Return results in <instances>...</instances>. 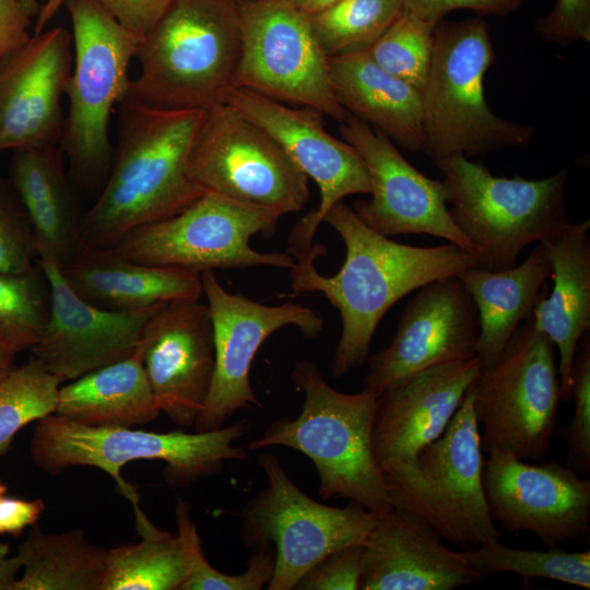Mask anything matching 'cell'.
I'll use <instances>...</instances> for the list:
<instances>
[{
	"label": "cell",
	"mask_w": 590,
	"mask_h": 590,
	"mask_svg": "<svg viewBox=\"0 0 590 590\" xmlns=\"http://www.w3.org/2000/svg\"><path fill=\"white\" fill-rule=\"evenodd\" d=\"M322 222L342 238L344 262L337 274L326 276L315 266L326 252L323 246L290 248L295 259L291 288L296 294L321 293L340 312L342 331L330 364L333 378L367 361L379 322L398 300L432 281L481 266L479 256L451 243L416 247L393 241L364 224L343 201L333 204Z\"/></svg>",
	"instance_id": "obj_1"
},
{
	"label": "cell",
	"mask_w": 590,
	"mask_h": 590,
	"mask_svg": "<svg viewBox=\"0 0 590 590\" xmlns=\"http://www.w3.org/2000/svg\"><path fill=\"white\" fill-rule=\"evenodd\" d=\"M202 115L127 97L118 104L113 163L81 221L76 253L110 248L134 228L174 216L206 192L188 172Z\"/></svg>",
	"instance_id": "obj_2"
},
{
	"label": "cell",
	"mask_w": 590,
	"mask_h": 590,
	"mask_svg": "<svg viewBox=\"0 0 590 590\" xmlns=\"http://www.w3.org/2000/svg\"><path fill=\"white\" fill-rule=\"evenodd\" d=\"M291 379L304 394L300 413L274 420L248 448H293L315 464L323 499L346 498L375 514L390 510L387 483L373 451L377 397L335 390L310 359L298 361Z\"/></svg>",
	"instance_id": "obj_3"
},
{
	"label": "cell",
	"mask_w": 590,
	"mask_h": 590,
	"mask_svg": "<svg viewBox=\"0 0 590 590\" xmlns=\"http://www.w3.org/2000/svg\"><path fill=\"white\" fill-rule=\"evenodd\" d=\"M240 50L239 0H173L139 44L140 72L126 97L160 109L205 110L233 87Z\"/></svg>",
	"instance_id": "obj_4"
},
{
	"label": "cell",
	"mask_w": 590,
	"mask_h": 590,
	"mask_svg": "<svg viewBox=\"0 0 590 590\" xmlns=\"http://www.w3.org/2000/svg\"><path fill=\"white\" fill-rule=\"evenodd\" d=\"M249 428L245 418L208 432L155 433L132 427L87 426L54 413L37 421L30 452L34 463L47 473L80 465L104 471L137 507V492L120 475L123 465L135 460H162L166 463L167 483L188 486L220 473L227 461L247 460L246 449L234 441Z\"/></svg>",
	"instance_id": "obj_5"
},
{
	"label": "cell",
	"mask_w": 590,
	"mask_h": 590,
	"mask_svg": "<svg viewBox=\"0 0 590 590\" xmlns=\"http://www.w3.org/2000/svg\"><path fill=\"white\" fill-rule=\"evenodd\" d=\"M494 60L489 28L481 16L436 26L422 90L424 151L434 162L532 142L531 126L502 119L486 103L483 81Z\"/></svg>",
	"instance_id": "obj_6"
},
{
	"label": "cell",
	"mask_w": 590,
	"mask_h": 590,
	"mask_svg": "<svg viewBox=\"0 0 590 590\" xmlns=\"http://www.w3.org/2000/svg\"><path fill=\"white\" fill-rule=\"evenodd\" d=\"M72 24V70L64 95L59 148L73 180L85 188L103 186L114 148L109 121L125 99L131 79L129 66L141 39L122 27L97 0H64Z\"/></svg>",
	"instance_id": "obj_7"
},
{
	"label": "cell",
	"mask_w": 590,
	"mask_h": 590,
	"mask_svg": "<svg viewBox=\"0 0 590 590\" xmlns=\"http://www.w3.org/2000/svg\"><path fill=\"white\" fill-rule=\"evenodd\" d=\"M483 468L471 386L437 439L381 471L393 508L420 517L444 540L464 551L503 538L486 504Z\"/></svg>",
	"instance_id": "obj_8"
},
{
	"label": "cell",
	"mask_w": 590,
	"mask_h": 590,
	"mask_svg": "<svg viewBox=\"0 0 590 590\" xmlns=\"http://www.w3.org/2000/svg\"><path fill=\"white\" fill-rule=\"evenodd\" d=\"M435 164L445 177L451 219L476 247L481 267L509 269L524 247L555 238L570 223L565 196L568 167L529 180L496 177L462 154Z\"/></svg>",
	"instance_id": "obj_9"
},
{
	"label": "cell",
	"mask_w": 590,
	"mask_h": 590,
	"mask_svg": "<svg viewBox=\"0 0 590 590\" xmlns=\"http://www.w3.org/2000/svg\"><path fill=\"white\" fill-rule=\"evenodd\" d=\"M552 340L532 319L519 324L497 359L472 384L482 449L541 461L551 449L562 402Z\"/></svg>",
	"instance_id": "obj_10"
},
{
	"label": "cell",
	"mask_w": 590,
	"mask_h": 590,
	"mask_svg": "<svg viewBox=\"0 0 590 590\" xmlns=\"http://www.w3.org/2000/svg\"><path fill=\"white\" fill-rule=\"evenodd\" d=\"M280 217L206 191L178 214L134 228L107 250L132 261L198 273L263 266L291 270L295 259L290 252L250 247L255 235L271 236Z\"/></svg>",
	"instance_id": "obj_11"
},
{
	"label": "cell",
	"mask_w": 590,
	"mask_h": 590,
	"mask_svg": "<svg viewBox=\"0 0 590 590\" xmlns=\"http://www.w3.org/2000/svg\"><path fill=\"white\" fill-rule=\"evenodd\" d=\"M258 464L267 485L245 505L240 533L249 547L274 546L275 568L267 589H295L330 553L365 544L375 512L353 502L334 507L312 499L294 484L273 453H260Z\"/></svg>",
	"instance_id": "obj_12"
},
{
	"label": "cell",
	"mask_w": 590,
	"mask_h": 590,
	"mask_svg": "<svg viewBox=\"0 0 590 590\" xmlns=\"http://www.w3.org/2000/svg\"><path fill=\"white\" fill-rule=\"evenodd\" d=\"M188 172L205 191L279 216L303 210L309 200L308 177L281 144L225 102L203 110Z\"/></svg>",
	"instance_id": "obj_13"
},
{
	"label": "cell",
	"mask_w": 590,
	"mask_h": 590,
	"mask_svg": "<svg viewBox=\"0 0 590 590\" xmlns=\"http://www.w3.org/2000/svg\"><path fill=\"white\" fill-rule=\"evenodd\" d=\"M241 50L233 87L292 106L310 107L343 122L329 58L309 16L280 0H239Z\"/></svg>",
	"instance_id": "obj_14"
},
{
	"label": "cell",
	"mask_w": 590,
	"mask_h": 590,
	"mask_svg": "<svg viewBox=\"0 0 590 590\" xmlns=\"http://www.w3.org/2000/svg\"><path fill=\"white\" fill-rule=\"evenodd\" d=\"M214 341L210 389L193 428L219 429L241 409L261 408L250 382V368L262 343L280 329L294 326L309 339L323 329V319L295 303L263 305L226 291L214 273H201Z\"/></svg>",
	"instance_id": "obj_15"
},
{
	"label": "cell",
	"mask_w": 590,
	"mask_h": 590,
	"mask_svg": "<svg viewBox=\"0 0 590 590\" xmlns=\"http://www.w3.org/2000/svg\"><path fill=\"white\" fill-rule=\"evenodd\" d=\"M340 133L363 158L371 179V198L352 208L377 233L432 235L476 256L474 244L458 228L447 208L442 180L428 178L413 167L381 131L349 115Z\"/></svg>",
	"instance_id": "obj_16"
},
{
	"label": "cell",
	"mask_w": 590,
	"mask_h": 590,
	"mask_svg": "<svg viewBox=\"0 0 590 590\" xmlns=\"http://www.w3.org/2000/svg\"><path fill=\"white\" fill-rule=\"evenodd\" d=\"M224 102L266 129L296 166L318 186L320 203L293 228L288 244L310 247L328 210L343 198L371 192V179L358 152L326 129L323 114L232 87Z\"/></svg>",
	"instance_id": "obj_17"
},
{
	"label": "cell",
	"mask_w": 590,
	"mask_h": 590,
	"mask_svg": "<svg viewBox=\"0 0 590 590\" xmlns=\"http://www.w3.org/2000/svg\"><path fill=\"white\" fill-rule=\"evenodd\" d=\"M487 455L485 499L506 532H532L547 546L590 535L589 480L557 460L529 463L505 452Z\"/></svg>",
	"instance_id": "obj_18"
},
{
	"label": "cell",
	"mask_w": 590,
	"mask_h": 590,
	"mask_svg": "<svg viewBox=\"0 0 590 590\" xmlns=\"http://www.w3.org/2000/svg\"><path fill=\"white\" fill-rule=\"evenodd\" d=\"M416 291L390 344L368 356L363 391L378 397L417 371L476 355L477 311L460 279L435 280Z\"/></svg>",
	"instance_id": "obj_19"
},
{
	"label": "cell",
	"mask_w": 590,
	"mask_h": 590,
	"mask_svg": "<svg viewBox=\"0 0 590 590\" xmlns=\"http://www.w3.org/2000/svg\"><path fill=\"white\" fill-rule=\"evenodd\" d=\"M37 263L49 284L50 305L31 351L61 385L133 354L145 322L164 304L137 310L101 308L70 287L56 262Z\"/></svg>",
	"instance_id": "obj_20"
},
{
	"label": "cell",
	"mask_w": 590,
	"mask_h": 590,
	"mask_svg": "<svg viewBox=\"0 0 590 590\" xmlns=\"http://www.w3.org/2000/svg\"><path fill=\"white\" fill-rule=\"evenodd\" d=\"M139 349L161 412L180 426L193 427L214 370L206 303L180 299L162 304L145 322Z\"/></svg>",
	"instance_id": "obj_21"
},
{
	"label": "cell",
	"mask_w": 590,
	"mask_h": 590,
	"mask_svg": "<svg viewBox=\"0 0 590 590\" xmlns=\"http://www.w3.org/2000/svg\"><path fill=\"white\" fill-rule=\"evenodd\" d=\"M72 60V37L61 26L0 59V152L59 144Z\"/></svg>",
	"instance_id": "obj_22"
},
{
	"label": "cell",
	"mask_w": 590,
	"mask_h": 590,
	"mask_svg": "<svg viewBox=\"0 0 590 590\" xmlns=\"http://www.w3.org/2000/svg\"><path fill=\"white\" fill-rule=\"evenodd\" d=\"M481 369L476 355L444 363L417 371L378 396L373 451L380 469L412 458L437 439Z\"/></svg>",
	"instance_id": "obj_23"
},
{
	"label": "cell",
	"mask_w": 590,
	"mask_h": 590,
	"mask_svg": "<svg viewBox=\"0 0 590 590\" xmlns=\"http://www.w3.org/2000/svg\"><path fill=\"white\" fill-rule=\"evenodd\" d=\"M483 576L420 517L391 508L376 514L364 544L362 590H452Z\"/></svg>",
	"instance_id": "obj_24"
},
{
	"label": "cell",
	"mask_w": 590,
	"mask_h": 590,
	"mask_svg": "<svg viewBox=\"0 0 590 590\" xmlns=\"http://www.w3.org/2000/svg\"><path fill=\"white\" fill-rule=\"evenodd\" d=\"M590 220L569 223L542 243L552 266L554 285L536 303L533 324L559 353L557 373L563 402L571 399V370L578 343L590 330Z\"/></svg>",
	"instance_id": "obj_25"
},
{
	"label": "cell",
	"mask_w": 590,
	"mask_h": 590,
	"mask_svg": "<svg viewBox=\"0 0 590 590\" xmlns=\"http://www.w3.org/2000/svg\"><path fill=\"white\" fill-rule=\"evenodd\" d=\"M60 269L80 297L110 310H137L203 295L201 273L132 261L107 249L79 252Z\"/></svg>",
	"instance_id": "obj_26"
},
{
	"label": "cell",
	"mask_w": 590,
	"mask_h": 590,
	"mask_svg": "<svg viewBox=\"0 0 590 590\" xmlns=\"http://www.w3.org/2000/svg\"><path fill=\"white\" fill-rule=\"evenodd\" d=\"M339 104L410 151L425 149L422 92L381 69L367 50L329 58Z\"/></svg>",
	"instance_id": "obj_27"
},
{
	"label": "cell",
	"mask_w": 590,
	"mask_h": 590,
	"mask_svg": "<svg viewBox=\"0 0 590 590\" xmlns=\"http://www.w3.org/2000/svg\"><path fill=\"white\" fill-rule=\"evenodd\" d=\"M9 180L28 216L38 260L63 267L78 251L80 224L58 144L11 151Z\"/></svg>",
	"instance_id": "obj_28"
},
{
	"label": "cell",
	"mask_w": 590,
	"mask_h": 590,
	"mask_svg": "<svg viewBox=\"0 0 590 590\" xmlns=\"http://www.w3.org/2000/svg\"><path fill=\"white\" fill-rule=\"evenodd\" d=\"M551 274V262L539 244L521 263L509 269L477 266L457 275L476 307V356L482 367L491 366L521 321L531 319L536 303L547 294L545 281Z\"/></svg>",
	"instance_id": "obj_29"
},
{
	"label": "cell",
	"mask_w": 590,
	"mask_h": 590,
	"mask_svg": "<svg viewBox=\"0 0 590 590\" xmlns=\"http://www.w3.org/2000/svg\"><path fill=\"white\" fill-rule=\"evenodd\" d=\"M160 412L138 347L60 386L55 414L87 426L133 427L154 421Z\"/></svg>",
	"instance_id": "obj_30"
},
{
	"label": "cell",
	"mask_w": 590,
	"mask_h": 590,
	"mask_svg": "<svg viewBox=\"0 0 590 590\" xmlns=\"http://www.w3.org/2000/svg\"><path fill=\"white\" fill-rule=\"evenodd\" d=\"M107 551L82 529L47 533L36 523L17 548L23 574L10 590H101Z\"/></svg>",
	"instance_id": "obj_31"
},
{
	"label": "cell",
	"mask_w": 590,
	"mask_h": 590,
	"mask_svg": "<svg viewBox=\"0 0 590 590\" xmlns=\"http://www.w3.org/2000/svg\"><path fill=\"white\" fill-rule=\"evenodd\" d=\"M141 541L107 551L101 590H179L190 568L182 538L162 531L134 508Z\"/></svg>",
	"instance_id": "obj_32"
},
{
	"label": "cell",
	"mask_w": 590,
	"mask_h": 590,
	"mask_svg": "<svg viewBox=\"0 0 590 590\" xmlns=\"http://www.w3.org/2000/svg\"><path fill=\"white\" fill-rule=\"evenodd\" d=\"M483 577L497 573L516 574L523 579L546 578L590 589V551L568 552L550 546L546 551L506 546L499 539L460 551Z\"/></svg>",
	"instance_id": "obj_33"
},
{
	"label": "cell",
	"mask_w": 590,
	"mask_h": 590,
	"mask_svg": "<svg viewBox=\"0 0 590 590\" xmlns=\"http://www.w3.org/2000/svg\"><path fill=\"white\" fill-rule=\"evenodd\" d=\"M403 0H338L309 16L328 58L367 50L402 12Z\"/></svg>",
	"instance_id": "obj_34"
},
{
	"label": "cell",
	"mask_w": 590,
	"mask_h": 590,
	"mask_svg": "<svg viewBox=\"0 0 590 590\" xmlns=\"http://www.w3.org/2000/svg\"><path fill=\"white\" fill-rule=\"evenodd\" d=\"M60 386L34 356L0 376V456L25 425L55 413Z\"/></svg>",
	"instance_id": "obj_35"
},
{
	"label": "cell",
	"mask_w": 590,
	"mask_h": 590,
	"mask_svg": "<svg viewBox=\"0 0 590 590\" xmlns=\"http://www.w3.org/2000/svg\"><path fill=\"white\" fill-rule=\"evenodd\" d=\"M50 290L37 263L23 274L0 272V347L17 354L31 350L47 321Z\"/></svg>",
	"instance_id": "obj_36"
},
{
	"label": "cell",
	"mask_w": 590,
	"mask_h": 590,
	"mask_svg": "<svg viewBox=\"0 0 590 590\" xmlns=\"http://www.w3.org/2000/svg\"><path fill=\"white\" fill-rule=\"evenodd\" d=\"M175 515L178 534L190 556L189 573L179 590H260L269 585L275 568V550L272 544L251 547L246 570L238 575H227L206 560L187 502L177 499Z\"/></svg>",
	"instance_id": "obj_37"
},
{
	"label": "cell",
	"mask_w": 590,
	"mask_h": 590,
	"mask_svg": "<svg viewBox=\"0 0 590 590\" xmlns=\"http://www.w3.org/2000/svg\"><path fill=\"white\" fill-rule=\"evenodd\" d=\"M435 28L402 11L367 51L381 69L422 92Z\"/></svg>",
	"instance_id": "obj_38"
},
{
	"label": "cell",
	"mask_w": 590,
	"mask_h": 590,
	"mask_svg": "<svg viewBox=\"0 0 590 590\" xmlns=\"http://www.w3.org/2000/svg\"><path fill=\"white\" fill-rule=\"evenodd\" d=\"M574 414L570 423L558 430L568 448L566 465L577 474L590 473V337L580 339L571 370Z\"/></svg>",
	"instance_id": "obj_39"
},
{
	"label": "cell",
	"mask_w": 590,
	"mask_h": 590,
	"mask_svg": "<svg viewBox=\"0 0 590 590\" xmlns=\"http://www.w3.org/2000/svg\"><path fill=\"white\" fill-rule=\"evenodd\" d=\"M37 257L33 229L9 178L0 176V272L23 274Z\"/></svg>",
	"instance_id": "obj_40"
},
{
	"label": "cell",
	"mask_w": 590,
	"mask_h": 590,
	"mask_svg": "<svg viewBox=\"0 0 590 590\" xmlns=\"http://www.w3.org/2000/svg\"><path fill=\"white\" fill-rule=\"evenodd\" d=\"M364 544L330 553L297 583L299 590H357L363 575Z\"/></svg>",
	"instance_id": "obj_41"
},
{
	"label": "cell",
	"mask_w": 590,
	"mask_h": 590,
	"mask_svg": "<svg viewBox=\"0 0 590 590\" xmlns=\"http://www.w3.org/2000/svg\"><path fill=\"white\" fill-rule=\"evenodd\" d=\"M536 33L547 42L564 46L590 42V0H556L550 13L534 24Z\"/></svg>",
	"instance_id": "obj_42"
},
{
	"label": "cell",
	"mask_w": 590,
	"mask_h": 590,
	"mask_svg": "<svg viewBox=\"0 0 590 590\" xmlns=\"http://www.w3.org/2000/svg\"><path fill=\"white\" fill-rule=\"evenodd\" d=\"M522 0H403L402 11L436 27L453 10L468 9L480 15H507L519 9Z\"/></svg>",
	"instance_id": "obj_43"
},
{
	"label": "cell",
	"mask_w": 590,
	"mask_h": 590,
	"mask_svg": "<svg viewBox=\"0 0 590 590\" xmlns=\"http://www.w3.org/2000/svg\"><path fill=\"white\" fill-rule=\"evenodd\" d=\"M127 31L141 40L154 28L173 0H97Z\"/></svg>",
	"instance_id": "obj_44"
},
{
	"label": "cell",
	"mask_w": 590,
	"mask_h": 590,
	"mask_svg": "<svg viewBox=\"0 0 590 590\" xmlns=\"http://www.w3.org/2000/svg\"><path fill=\"white\" fill-rule=\"evenodd\" d=\"M44 510L45 503L40 498L23 499L4 495L0 499V535H20L27 527L37 523Z\"/></svg>",
	"instance_id": "obj_45"
},
{
	"label": "cell",
	"mask_w": 590,
	"mask_h": 590,
	"mask_svg": "<svg viewBox=\"0 0 590 590\" xmlns=\"http://www.w3.org/2000/svg\"><path fill=\"white\" fill-rule=\"evenodd\" d=\"M31 23L19 0H0V59L28 42Z\"/></svg>",
	"instance_id": "obj_46"
},
{
	"label": "cell",
	"mask_w": 590,
	"mask_h": 590,
	"mask_svg": "<svg viewBox=\"0 0 590 590\" xmlns=\"http://www.w3.org/2000/svg\"><path fill=\"white\" fill-rule=\"evenodd\" d=\"M21 569L17 556H10L9 545L0 542V590H10Z\"/></svg>",
	"instance_id": "obj_47"
},
{
	"label": "cell",
	"mask_w": 590,
	"mask_h": 590,
	"mask_svg": "<svg viewBox=\"0 0 590 590\" xmlns=\"http://www.w3.org/2000/svg\"><path fill=\"white\" fill-rule=\"evenodd\" d=\"M283 3L287 4L292 9L307 15L311 16L317 14L330 5H332L338 0H280Z\"/></svg>",
	"instance_id": "obj_48"
},
{
	"label": "cell",
	"mask_w": 590,
	"mask_h": 590,
	"mask_svg": "<svg viewBox=\"0 0 590 590\" xmlns=\"http://www.w3.org/2000/svg\"><path fill=\"white\" fill-rule=\"evenodd\" d=\"M64 0H46L36 16L33 35H37L44 31L49 21L56 15Z\"/></svg>",
	"instance_id": "obj_49"
},
{
	"label": "cell",
	"mask_w": 590,
	"mask_h": 590,
	"mask_svg": "<svg viewBox=\"0 0 590 590\" xmlns=\"http://www.w3.org/2000/svg\"><path fill=\"white\" fill-rule=\"evenodd\" d=\"M15 354L0 347V376L13 366Z\"/></svg>",
	"instance_id": "obj_50"
},
{
	"label": "cell",
	"mask_w": 590,
	"mask_h": 590,
	"mask_svg": "<svg viewBox=\"0 0 590 590\" xmlns=\"http://www.w3.org/2000/svg\"><path fill=\"white\" fill-rule=\"evenodd\" d=\"M22 8L24 9L25 13L31 17H36L40 8L42 3L38 0H19Z\"/></svg>",
	"instance_id": "obj_51"
},
{
	"label": "cell",
	"mask_w": 590,
	"mask_h": 590,
	"mask_svg": "<svg viewBox=\"0 0 590 590\" xmlns=\"http://www.w3.org/2000/svg\"><path fill=\"white\" fill-rule=\"evenodd\" d=\"M7 489L8 488H7L5 484L2 483L1 480H0V499L5 495Z\"/></svg>",
	"instance_id": "obj_52"
}]
</instances>
